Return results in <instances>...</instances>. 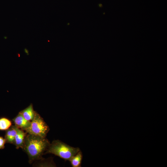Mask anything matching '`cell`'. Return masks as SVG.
<instances>
[{
	"mask_svg": "<svg viewBox=\"0 0 167 167\" xmlns=\"http://www.w3.org/2000/svg\"><path fill=\"white\" fill-rule=\"evenodd\" d=\"M27 134L22 149L28 156L29 163L43 160L42 156L47 149L50 142L46 138Z\"/></svg>",
	"mask_w": 167,
	"mask_h": 167,
	"instance_id": "1",
	"label": "cell"
},
{
	"mask_svg": "<svg viewBox=\"0 0 167 167\" xmlns=\"http://www.w3.org/2000/svg\"><path fill=\"white\" fill-rule=\"evenodd\" d=\"M80 150L79 148L72 147L61 141L56 140L50 143L45 154H52L65 161H69Z\"/></svg>",
	"mask_w": 167,
	"mask_h": 167,
	"instance_id": "2",
	"label": "cell"
},
{
	"mask_svg": "<svg viewBox=\"0 0 167 167\" xmlns=\"http://www.w3.org/2000/svg\"><path fill=\"white\" fill-rule=\"evenodd\" d=\"M49 130L48 126L36 112L30 126L25 131L27 133L46 138Z\"/></svg>",
	"mask_w": 167,
	"mask_h": 167,
	"instance_id": "3",
	"label": "cell"
},
{
	"mask_svg": "<svg viewBox=\"0 0 167 167\" xmlns=\"http://www.w3.org/2000/svg\"><path fill=\"white\" fill-rule=\"evenodd\" d=\"M15 126L18 128L25 131L30 126L31 122L27 120L19 113L13 119Z\"/></svg>",
	"mask_w": 167,
	"mask_h": 167,
	"instance_id": "4",
	"label": "cell"
},
{
	"mask_svg": "<svg viewBox=\"0 0 167 167\" xmlns=\"http://www.w3.org/2000/svg\"><path fill=\"white\" fill-rule=\"evenodd\" d=\"M16 130L17 133L15 137L14 144L17 149L20 148H22L27 133L24 132V130L17 127Z\"/></svg>",
	"mask_w": 167,
	"mask_h": 167,
	"instance_id": "5",
	"label": "cell"
},
{
	"mask_svg": "<svg viewBox=\"0 0 167 167\" xmlns=\"http://www.w3.org/2000/svg\"><path fill=\"white\" fill-rule=\"evenodd\" d=\"M17 127L12 126L6 130L5 139L6 142L14 144L15 137L17 133Z\"/></svg>",
	"mask_w": 167,
	"mask_h": 167,
	"instance_id": "6",
	"label": "cell"
},
{
	"mask_svg": "<svg viewBox=\"0 0 167 167\" xmlns=\"http://www.w3.org/2000/svg\"><path fill=\"white\" fill-rule=\"evenodd\" d=\"M36 112L34 110L32 104L19 113L22 115L27 120L31 121L34 118Z\"/></svg>",
	"mask_w": 167,
	"mask_h": 167,
	"instance_id": "7",
	"label": "cell"
},
{
	"mask_svg": "<svg viewBox=\"0 0 167 167\" xmlns=\"http://www.w3.org/2000/svg\"><path fill=\"white\" fill-rule=\"evenodd\" d=\"M83 158V154L80 150L69 160L73 167H81Z\"/></svg>",
	"mask_w": 167,
	"mask_h": 167,
	"instance_id": "8",
	"label": "cell"
},
{
	"mask_svg": "<svg viewBox=\"0 0 167 167\" xmlns=\"http://www.w3.org/2000/svg\"><path fill=\"white\" fill-rule=\"evenodd\" d=\"M11 125V122L8 119L2 118H0V130H6Z\"/></svg>",
	"mask_w": 167,
	"mask_h": 167,
	"instance_id": "9",
	"label": "cell"
},
{
	"mask_svg": "<svg viewBox=\"0 0 167 167\" xmlns=\"http://www.w3.org/2000/svg\"><path fill=\"white\" fill-rule=\"evenodd\" d=\"M6 142L5 139L0 137V149H3L4 148V145Z\"/></svg>",
	"mask_w": 167,
	"mask_h": 167,
	"instance_id": "10",
	"label": "cell"
}]
</instances>
